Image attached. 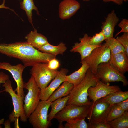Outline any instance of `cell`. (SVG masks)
I'll return each instance as SVG.
<instances>
[{"label":"cell","instance_id":"40","mask_svg":"<svg viewBox=\"0 0 128 128\" xmlns=\"http://www.w3.org/2000/svg\"><path fill=\"white\" fill-rule=\"evenodd\" d=\"M83 1H90V0H82Z\"/></svg>","mask_w":128,"mask_h":128},{"label":"cell","instance_id":"7","mask_svg":"<svg viewBox=\"0 0 128 128\" xmlns=\"http://www.w3.org/2000/svg\"><path fill=\"white\" fill-rule=\"evenodd\" d=\"M51 102L41 101L29 118V121L34 128H47L51 124L48 120V111Z\"/></svg>","mask_w":128,"mask_h":128},{"label":"cell","instance_id":"31","mask_svg":"<svg viewBox=\"0 0 128 128\" xmlns=\"http://www.w3.org/2000/svg\"><path fill=\"white\" fill-rule=\"evenodd\" d=\"M87 124L88 128H111L107 122H89Z\"/></svg>","mask_w":128,"mask_h":128},{"label":"cell","instance_id":"9","mask_svg":"<svg viewBox=\"0 0 128 128\" xmlns=\"http://www.w3.org/2000/svg\"><path fill=\"white\" fill-rule=\"evenodd\" d=\"M96 76L100 80L106 84L113 82H120L123 86L128 84L126 78L112 68L108 62L99 64L97 67Z\"/></svg>","mask_w":128,"mask_h":128},{"label":"cell","instance_id":"33","mask_svg":"<svg viewBox=\"0 0 128 128\" xmlns=\"http://www.w3.org/2000/svg\"><path fill=\"white\" fill-rule=\"evenodd\" d=\"M47 64L48 67L53 70H57L60 65L59 61L56 58L50 60Z\"/></svg>","mask_w":128,"mask_h":128},{"label":"cell","instance_id":"17","mask_svg":"<svg viewBox=\"0 0 128 128\" xmlns=\"http://www.w3.org/2000/svg\"><path fill=\"white\" fill-rule=\"evenodd\" d=\"M119 21L114 10L108 14L105 21L102 23L101 31L106 39L113 37L114 28Z\"/></svg>","mask_w":128,"mask_h":128},{"label":"cell","instance_id":"25","mask_svg":"<svg viewBox=\"0 0 128 128\" xmlns=\"http://www.w3.org/2000/svg\"><path fill=\"white\" fill-rule=\"evenodd\" d=\"M20 7L25 11L29 21L33 26L32 11L34 10L36 11L38 15L39 13L37 8L35 6L34 0H23L20 3Z\"/></svg>","mask_w":128,"mask_h":128},{"label":"cell","instance_id":"41","mask_svg":"<svg viewBox=\"0 0 128 128\" xmlns=\"http://www.w3.org/2000/svg\"><path fill=\"white\" fill-rule=\"evenodd\" d=\"M121 0V1H127L128 0Z\"/></svg>","mask_w":128,"mask_h":128},{"label":"cell","instance_id":"38","mask_svg":"<svg viewBox=\"0 0 128 128\" xmlns=\"http://www.w3.org/2000/svg\"><path fill=\"white\" fill-rule=\"evenodd\" d=\"M5 0H3V2L2 4L0 5V8H4L5 9H9L11 10V9L9 7H7L5 5ZM12 10V9H11Z\"/></svg>","mask_w":128,"mask_h":128},{"label":"cell","instance_id":"29","mask_svg":"<svg viewBox=\"0 0 128 128\" xmlns=\"http://www.w3.org/2000/svg\"><path fill=\"white\" fill-rule=\"evenodd\" d=\"M106 39L104 34L101 31L91 37L88 43L91 45H101V44Z\"/></svg>","mask_w":128,"mask_h":128},{"label":"cell","instance_id":"36","mask_svg":"<svg viewBox=\"0 0 128 128\" xmlns=\"http://www.w3.org/2000/svg\"><path fill=\"white\" fill-rule=\"evenodd\" d=\"M104 2H112L118 5L122 4L123 1L120 0H102Z\"/></svg>","mask_w":128,"mask_h":128},{"label":"cell","instance_id":"20","mask_svg":"<svg viewBox=\"0 0 128 128\" xmlns=\"http://www.w3.org/2000/svg\"><path fill=\"white\" fill-rule=\"evenodd\" d=\"M74 86L68 81H65L62 84L55 90L47 100L50 102L69 95Z\"/></svg>","mask_w":128,"mask_h":128},{"label":"cell","instance_id":"12","mask_svg":"<svg viewBox=\"0 0 128 128\" xmlns=\"http://www.w3.org/2000/svg\"><path fill=\"white\" fill-rule=\"evenodd\" d=\"M112 106L99 100L96 101L93 105L90 106L87 117L89 122H106V118Z\"/></svg>","mask_w":128,"mask_h":128},{"label":"cell","instance_id":"35","mask_svg":"<svg viewBox=\"0 0 128 128\" xmlns=\"http://www.w3.org/2000/svg\"><path fill=\"white\" fill-rule=\"evenodd\" d=\"M9 79V76L8 75L2 71L0 72V84L4 83Z\"/></svg>","mask_w":128,"mask_h":128},{"label":"cell","instance_id":"28","mask_svg":"<svg viewBox=\"0 0 128 128\" xmlns=\"http://www.w3.org/2000/svg\"><path fill=\"white\" fill-rule=\"evenodd\" d=\"M85 119L66 122L64 128H88V124L85 121Z\"/></svg>","mask_w":128,"mask_h":128},{"label":"cell","instance_id":"15","mask_svg":"<svg viewBox=\"0 0 128 128\" xmlns=\"http://www.w3.org/2000/svg\"><path fill=\"white\" fill-rule=\"evenodd\" d=\"M80 7V3L76 0H63L59 5V17L62 20L68 19L74 15Z\"/></svg>","mask_w":128,"mask_h":128},{"label":"cell","instance_id":"2","mask_svg":"<svg viewBox=\"0 0 128 128\" xmlns=\"http://www.w3.org/2000/svg\"><path fill=\"white\" fill-rule=\"evenodd\" d=\"M99 80L96 75L93 74L90 69L82 82L74 86L69 95L67 105L77 106L90 105L92 104L88 97V90L91 87H94Z\"/></svg>","mask_w":128,"mask_h":128},{"label":"cell","instance_id":"34","mask_svg":"<svg viewBox=\"0 0 128 128\" xmlns=\"http://www.w3.org/2000/svg\"><path fill=\"white\" fill-rule=\"evenodd\" d=\"M115 104L119 106L124 111H128V98L124 100Z\"/></svg>","mask_w":128,"mask_h":128},{"label":"cell","instance_id":"21","mask_svg":"<svg viewBox=\"0 0 128 128\" xmlns=\"http://www.w3.org/2000/svg\"><path fill=\"white\" fill-rule=\"evenodd\" d=\"M69 98V95L66 97L58 98L52 102L50 105L51 110L48 115V120L51 122L55 115L66 106Z\"/></svg>","mask_w":128,"mask_h":128},{"label":"cell","instance_id":"39","mask_svg":"<svg viewBox=\"0 0 128 128\" xmlns=\"http://www.w3.org/2000/svg\"><path fill=\"white\" fill-rule=\"evenodd\" d=\"M5 119L4 118H2L0 120V128H2V127L1 125L3 124L4 122Z\"/></svg>","mask_w":128,"mask_h":128},{"label":"cell","instance_id":"30","mask_svg":"<svg viewBox=\"0 0 128 128\" xmlns=\"http://www.w3.org/2000/svg\"><path fill=\"white\" fill-rule=\"evenodd\" d=\"M116 39L124 47L125 52L128 56V32H124L123 34Z\"/></svg>","mask_w":128,"mask_h":128},{"label":"cell","instance_id":"18","mask_svg":"<svg viewBox=\"0 0 128 128\" xmlns=\"http://www.w3.org/2000/svg\"><path fill=\"white\" fill-rule=\"evenodd\" d=\"M80 63L82 65L78 69L71 74L66 76V81L72 84L74 86L79 84L83 80L89 68L88 64L83 61L81 60Z\"/></svg>","mask_w":128,"mask_h":128},{"label":"cell","instance_id":"26","mask_svg":"<svg viewBox=\"0 0 128 128\" xmlns=\"http://www.w3.org/2000/svg\"><path fill=\"white\" fill-rule=\"evenodd\" d=\"M107 123L111 128H128V111H125L119 117Z\"/></svg>","mask_w":128,"mask_h":128},{"label":"cell","instance_id":"1","mask_svg":"<svg viewBox=\"0 0 128 128\" xmlns=\"http://www.w3.org/2000/svg\"><path fill=\"white\" fill-rule=\"evenodd\" d=\"M0 53L18 59L26 67L40 63H48L56 56L44 53L35 48L27 41L8 44H0Z\"/></svg>","mask_w":128,"mask_h":128},{"label":"cell","instance_id":"10","mask_svg":"<svg viewBox=\"0 0 128 128\" xmlns=\"http://www.w3.org/2000/svg\"><path fill=\"white\" fill-rule=\"evenodd\" d=\"M110 84H106L100 80L97 82L94 87H90L88 90V97L92 101L91 105L98 100L109 94L121 91L118 85L110 86Z\"/></svg>","mask_w":128,"mask_h":128},{"label":"cell","instance_id":"3","mask_svg":"<svg viewBox=\"0 0 128 128\" xmlns=\"http://www.w3.org/2000/svg\"><path fill=\"white\" fill-rule=\"evenodd\" d=\"M2 86L4 89L0 91V93L5 91L9 93L11 97L13 106V110L9 116V119L11 122H15V123H18L19 118L21 122H26L27 118L25 115L23 106L24 97L15 93L13 89L11 82L9 79L3 83Z\"/></svg>","mask_w":128,"mask_h":128},{"label":"cell","instance_id":"4","mask_svg":"<svg viewBox=\"0 0 128 128\" xmlns=\"http://www.w3.org/2000/svg\"><path fill=\"white\" fill-rule=\"evenodd\" d=\"M24 88L28 90L24 100L23 108L25 115L28 118L40 101V89L31 75L27 83H24Z\"/></svg>","mask_w":128,"mask_h":128},{"label":"cell","instance_id":"23","mask_svg":"<svg viewBox=\"0 0 128 128\" xmlns=\"http://www.w3.org/2000/svg\"><path fill=\"white\" fill-rule=\"evenodd\" d=\"M67 49L65 44L62 42H60L56 46L52 45L48 42L38 49L43 53L50 54L56 56L59 54H62Z\"/></svg>","mask_w":128,"mask_h":128},{"label":"cell","instance_id":"14","mask_svg":"<svg viewBox=\"0 0 128 128\" xmlns=\"http://www.w3.org/2000/svg\"><path fill=\"white\" fill-rule=\"evenodd\" d=\"M91 37L87 34H85L82 38H79L80 42L75 43L70 50L71 52L79 53L81 56V60L88 56L95 48L101 45V44L95 46L90 45L88 41Z\"/></svg>","mask_w":128,"mask_h":128},{"label":"cell","instance_id":"22","mask_svg":"<svg viewBox=\"0 0 128 128\" xmlns=\"http://www.w3.org/2000/svg\"><path fill=\"white\" fill-rule=\"evenodd\" d=\"M127 98H128V91H121L110 94L99 100L112 106Z\"/></svg>","mask_w":128,"mask_h":128},{"label":"cell","instance_id":"13","mask_svg":"<svg viewBox=\"0 0 128 128\" xmlns=\"http://www.w3.org/2000/svg\"><path fill=\"white\" fill-rule=\"evenodd\" d=\"M68 72V70L67 69L65 68H61L50 84L45 88L40 89V100H47L60 84L66 81V76Z\"/></svg>","mask_w":128,"mask_h":128},{"label":"cell","instance_id":"16","mask_svg":"<svg viewBox=\"0 0 128 128\" xmlns=\"http://www.w3.org/2000/svg\"><path fill=\"white\" fill-rule=\"evenodd\" d=\"M108 62L112 68L122 74L124 75L128 71V56L125 52L111 54Z\"/></svg>","mask_w":128,"mask_h":128},{"label":"cell","instance_id":"24","mask_svg":"<svg viewBox=\"0 0 128 128\" xmlns=\"http://www.w3.org/2000/svg\"><path fill=\"white\" fill-rule=\"evenodd\" d=\"M103 45L108 47L111 54H114L125 52V50L122 45L116 39L113 37L106 39Z\"/></svg>","mask_w":128,"mask_h":128},{"label":"cell","instance_id":"6","mask_svg":"<svg viewBox=\"0 0 128 128\" xmlns=\"http://www.w3.org/2000/svg\"><path fill=\"white\" fill-rule=\"evenodd\" d=\"M91 105L77 106L67 105L55 115L54 118L59 121V123H62L64 121L68 122L85 118L88 116Z\"/></svg>","mask_w":128,"mask_h":128},{"label":"cell","instance_id":"37","mask_svg":"<svg viewBox=\"0 0 128 128\" xmlns=\"http://www.w3.org/2000/svg\"><path fill=\"white\" fill-rule=\"evenodd\" d=\"M11 122L8 119L4 122L3 124L5 128H10L11 126Z\"/></svg>","mask_w":128,"mask_h":128},{"label":"cell","instance_id":"5","mask_svg":"<svg viewBox=\"0 0 128 128\" xmlns=\"http://www.w3.org/2000/svg\"><path fill=\"white\" fill-rule=\"evenodd\" d=\"M58 71L49 68L47 63H40L32 66L30 73L40 89L44 88L57 75Z\"/></svg>","mask_w":128,"mask_h":128},{"label":"cell","instance_id":"19","mask_svg":"<svg viewBox=\"0 0 128 128\" xmlns=\"http://www.w3.org/2000/svg\"><path fill=\"white\" fill-rule=\"evenodd\" d=\"M27 41L33 47L38 49L49 42L47 38L43 35L38 33L36 29L31 31L25 37Z\"/></svg>","mask_w":128,"mask_h":128},{"label":"cell","instance_id":"8","mask_svg":"<svg viewBox=\"0 0 128 128\" xmlns=\"http://www.w3.org/2000/svg\"><path fill=\"white\" fill-rule=\"evenodd\" d=\"M110 55L109 48L102 45L95 48L82 60L87 63L92 73L96 75L98 65L102 63L108 62Z\"/></svg>","mask_w":128,"mask_h":128},{"label":"cell","instance_id":"11","mask_svg":"<svg viewBox=\"0 0 128 128\" xmlns=\"http://www.w3.org/2000/svg\"><path fill=\"white\" fill-rule=\"evenodd\" d=\"M25 67L19 64L16 65H12L10 63L5 62H0V69L7 70L11 74L16 82L17 87L14 91L18 95L24 97V83L22 77L23 72Z\"/></svg>","mask_w":128,"mask_h":128},{"label":"cell","instance_id":"32","mask_svg":"<svg viewBox=\"0 0 128 128\" xmlns=\"http://www.w3.org/2000/svg\"><path fill=\"white\" fill-rule=\"evenodd\" d=\"M118 26L121 29L120 31L117 33L115 37L122 32H128V20L125 19H123L119 24Z\"/></svg>","mask_w":128,"mask_h":128},{"label":"cell","instance_id":"27","mask_svg":"<svg viewBox=\"0 0 128 128\" xmlns=\"http://www.w3.org/2000/svg\"><path fill=\"white\" fill-rule=\"evenodd\" d=\"M125 112L116 104L113 105L107 115L106 122H109L114 119L121 115Z\"/></svg>","mask_w":128,"mask_h":128}]
</instances>
